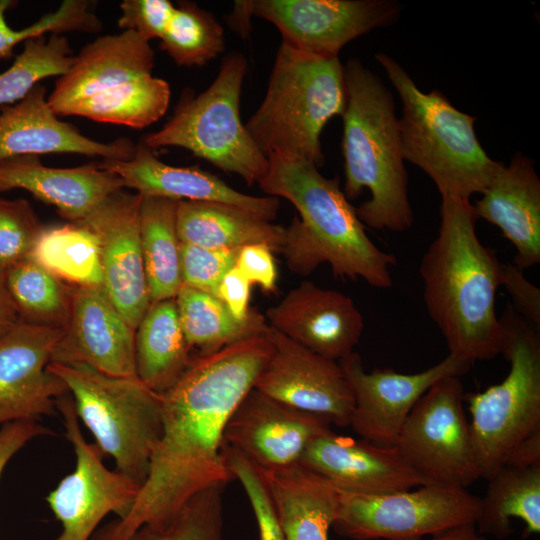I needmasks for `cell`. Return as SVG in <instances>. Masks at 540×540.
Here are the masks:
<instances>
[{"label":"cell","mask_w":540,"mask_h":540,"mask_svg":"<svg viewBox=\"0 0 540 540\" xmlns=\"http://www.w3.org/2000/svg\"><path fill=\"white\" fill-rule=\"evenodd\" d=\"M175 303L185 339L197 355L217 351L239 340L262 334L266 319L252 309L245 321L237 320L216 296L182 285Z\"/></svg>","instance_id":"cell-32"},{"label":"cell","mask_w":540,"mask_h":540,"mask_svg":"<svg viewBox=\"0 0 540 540\" xmlns=\"http://www.w3.org/2000/svg\"><path fill=\"white\" fill-rule=\"evenodd\" d=\"M98 166L143 197L213 202L236 206L272 221L279 209L278 198L239 192L219 177L198 167H175L159 160L143 142L128 160H103Z\"/></svg>","instance_id":"cell-23"},{"label":"cell","mask_w":540,"mask_h":540,"mask_svg":"<svg viewBox=\"0 0 540 540\" xmlns=\"http://www.w3.org/2000/svg\"><path fill=\"white\" fill-rule=\"evenodd\" d=\"M247 61L229 55L207 90L180 102L173 117L143 143L151 150L181 147L217 168L259 183L268 159L256 145L240 116V95Z\"/></svg>","instance_id":"cell-9"},{"label":"cell","mask_w":540,"mask_h":540,"mask_svg":"<svg viewBox=\"0 0 540 540\" xmlns=\"http://www.w3.org/2000/svg\"><path fill=\"white\" fill-rule=\"evenodd\" d=\"M169 101L168 82L151 74L73 102L60 116L75 115L139 129L158 121Z\"/></svg>","instance_id":"cell-33"},{"label":"cell","mask_w":540,"mask_h":540,"mask_svg":"<svg viewBox=\"0 0 540 540\" xmlns=\"http://www.w3.org/2000/svg\"><path fill=\"white\" fill-rule=\"evenodd\" d=\"M299 464L337 489L357 494L378 495L430 484L396 446H380L332 430L310 442Z\"/></svg>","instance_id":"cell-20"},{"label":"cell","mask_w":540,"mask_h":540,"mask_svg":"<svg viewBox=\"0 0 540 540\" xmlns=\"http://www.w3.org/2000/svg\"><path fill=\"white\" fill-rule=\"evenodd\" d=\"M179 200L142 196L140 237L151 303L174 299L182 286Z\"/></svg>","instance_id":"cell-31"},{"label":"cell","mask_w":540,"mask_h":540,"mask_svg":"<svg viewBox=\"0 0 540 540\" xmlns=\"http://www.w3.org/2000/svg\"><path fill=\"white\" fill-rule=\"evenodd\" d=\"M460 376L435 382L416 402L394 446L428 482L467 488L481 478Z\"/></svg>","instance_id":"cell-11"},{"label":"cell","mask_w":540,"mask_h":540,"mask_svg":"<svg viewBox=\"0 0 540 540\" xmlns=\"http://www.w3.org/2000/svg\"><path fill=\"white\" fill-rule=\"evenodd\" d=\"M4 272L20 322L62 330L66 328L71 313L73 287L56 278L30 256Z\"/></svg>","instance_id":"cell-35"},{"label":"cell","mask_w":540,"mask_h":540,"mask_svg":"<svg viewBox=\"0 0 540 540\" xmlns=\"http://www.w3.org/2000/svg\"><path fill=\"white\" fill-rule=\"evenodd\" d=\"M352 389L350 425L362 439L394 446L401 428L419 398L438 380L461 376L473 363L448 354L436 365L413 374L391 368L366 372L355 352L338 361Z\"/></svg>","instance_id":"cell-14"},{"label":"cell","mask_w":540,"mask_h":540,"mask_svg":"<svg viewBox=\"0 0 540 540\" xmlns=\"http://www.w3.org/2000/svg\"><path fill=\"white\" fill-rule=\"evenodd\" d=\"M141 201L140 194L121 189L77 221L96 235L103 288L134 329L151 304L141 248Z\"/></svg>","instance_id":"cell-17"},{"label":"cell","mask_w":540,"mask_h":540,"mask_svg":"<svg viewBox=\"0 0 540 540\" xmlns=\"http://www.w3.org/2000/svg\"><path fill=\"white\" fill-rule=\"evenodd\" d=\"M154 52L149 41L132 30L104 35L84 46L47 97L57 116L73 102L151 75Z\"/></svg>","instance_id":"cell-25"},{"label":"cell","mask_w":540,"mask_h":540,"mask_svg":"<svg viewBox=\"0 0 540 540\" xmlns=\"http://www.w3.org/2000/svg\"><path fill=\"white\" fill-rule=\"evenodd\" d=\"M239 250L181 243L182 285L217 297L219 284L225 274L235 267Z\"/></svg>","instance_id":"cell-42"},{"label":"cell","mask_w":540,"mask_h":540,"mask_svg":"<svg viewBox=\"0 0 540 540\" xmlns=\"http://www.w3.org/2000/svg\"><path fill=\"white\" fill-rule=\"evenodd\" d=\"M178 319L175 299L151 303L135 329V372L158 394L169 390L196 355Z\"/></svg>","instance_id":"cell-29"},{"label":"cell","mask_w":540,"mask_h":540,"mask_svg":"<svg viewBox=\"0 0 540 540\" xmlns=\"http://www.w3.org/2000/svg\"><path fill=\"white\" fill-rule=\"evenodd\" d=\"M50 363L82 364L115 377L136 376L135 329L103 286L73 287L70 318Z\"/></svg>","instance_id":"cell-19"},{"label":"cell","mask_w":540,"mask_h":540,"mask_svg":"<svg viewBox=\"0 0 540 540\" xmlns=\"http://www.w3.org/2000/svg\"><path fill=\"white\" fill-rule=\"evenodd\" d=\"M48 369L67 386L101 453L142 486L162 434L161 395L137 376H110L82 364L49 363Z\"/></svg>","instance_id":"cell-7"},{"label":"cell","mask_w":540,"mask_h":540,"mask_svg":"<svg viewBox=\"0 0 540 540\" xmlns=\"http://www.w3.org/2000/svg\"><path fill=\"white\" fill-rule=\"evenodd\" d=\"M505 465L540 466V428L519 443L508 457Z\"/></svg>","instance_id":"cell-48"},{"label":"cell","mask_w":540,"mask_h":540,"mask_svg":"<svg viewBox=\"0 0 540 540\" xmlns=\"http://www.w3.org/2000/svg\"><path fill=\"white\" fill-rule=\"evenodd\" d=\"M346 107L344 69L338 56H320L281 44L266 95L245 125L267 157L286 153L324 164L321 133Z\"/></svg>","instance_id":"cell-6"},{"label":"cell","mask_w":540,"mask_h":540,"mask_svg":"<svg viewBox=\"0 0 540 540\" xmlns=\"http://www.w3.org/2000/svg\"><path fill=\"white\" fill-rule=\"evenodd\" d=\"M19 322L16 307L7 288L5 272L0 268V335Z\"/></svg>","instance_id":"cell-49"},{"label":"cell","mask_w":540,"mask_h":540,"mask_svg":"<svg viewBox=\"0 0 540 540\" xmlns=\"http://www.w3.org/2000/svg\"><path fill=\"white\" fill-rule=\"evenodd\" d=\"M30 257L71 287L103 286L99 242L82 223L45 227Z\"/></svg>","instance_id":"cell-34"},{"label":"cell","mask_w":540,"mask_h":540,"mask_svg":"<svg viewBox=\"0 0 540 540\" xmlns=\"http://www.w3.org/2000/svg\"><path fill=\"white\" fill-rule=\"evenodd\" d=\"M44 228L27 200L0 197V268L29 257Z\"/></svg>","instance_id":"cell-40"},{"label":"cell","mask_w":540,"mask_h":540,"mask_svg":"<svg viewBox=\"0 0 540 540\" xmlns=\"http://www.w3.org/2000/svg\"><path fill=\"white\" fill-rule=\"evenodd\" d=\"M376 60L402 101L398 128L403 159L421 168L441 197L469 199L482 193L501 165L477 139L476 117L461 112L439 90L421 91L392 57Z\"/></svg>","instance_id":"cell-5"},{"label":"cell","mask_w":540,"mask_h":540,"mask_svg":"<svg viewBox=\"0 0 540 540\" xmlns=\"http://www.w3.org/2000/svg\"><path fill=\"white\" fill-rule=\"evenodd\" d=\"M175 5L168 0H125L118 26L132 30L146 40L161 38L174 13Z\"/></svg>","instance_id":"cell-43"},{"label":"cell","mask_w":540,"mask_h":540,"mask_svg":"<svg viewBox=\"0 0 540 540\" xmlns=\"http://www.w3.org/2000/svg\"><path fill=\"white\" fill-rule=\"evenodd\" d=\"M266 318L269 327L337 362L354 352L364 329L363 316L349 296L307 280L269 307Z\"/></svg>","instance_id":"cell-21"},{"label":"cell","mask_w":540,"mask_h":540,"mask_svg":"<svg viewBox=\"0 0 540 540\" xmlns=\"http://www.w3.org/2000/svg\"><path fill=\"white\" fill-rule=\"evenodd\" d=\"M337 490L332 527L352 540H420L475 524L480 503L467 488L435 483L378 495Z\"/></svg>","instance_id":"cell-10"},{"label":"cell","mask_w":540,"mask_h":540,"mask_svg":"<svg viewBox=\"0 0 540 540\" xmlns=\"http://www.w3.org/2000/svg\"><path fill=\"white\" fill-rule=\"evenodd\" d=\"M136 146L127 139L102 143L82 135L73 125L61 121L51 109L46 89L36 84L20 101L0 107V161L46 153H77L128 160Z\"/></svg>","instance_id":"cell-22"},{"label":"cell","mask_w":540,"mask_h":540,"mask_svg":"<svg viewBox=\"0 0 540 540\" xmlns=\"http://www.w3.org/2000/svg\"><path fill=\"white\" fill-rule=\"evenodd\" d=\"M14 4L10 0H0V59L10 58L13 48L30 38L70 31L98 32L101 21L90 11V2L85 0H65L60 7L40 18L37 22L20 30L7 23L6 12Z\"/></svg>","instance_id":"cell-39"},{"label":"cell","mask_w":540,"mask_h":540,"mask_svg":"<svg viewBox=\"0 0 540 540\" xmlns=\"http://www.w3.org/2000/svg\"><path fill=\"white\" fill-rule=\"evenodd\" d=\"M332 421L275 400L252 388L230 416L224 446L263 471L299 464L316 437L331 430Z\"/></svg>","instance_id":"cell-16"},{"label":"cell","mask_w":540,"mask_h":540,"mask_svg":"<svg viewBox=\"0 0 540 540\" xmlns=\"http://www.w3.org/2000/svg\"><path fill=\"white\" fill-rule=\"evenodd\" d=\"M488 480L475 522L478 533L499 539L512 534L511 521L525 524L524 536L540 532V466L504 465Z\"/></svg>","instance_id":"cell-30"},{"label":"cell","mask_w":540,"mask_h":540,"mask_svg":"<svg viewBox=\"0 0 540 540\" xmlns=\"http://www.w3.org/2000/svg\"><path fill=\"white\" fill-rule=\"evenodd\" d=\"M427 540H488V538L478 533L475 524L470 523L433 535Z\"/></svg>","instance_id":"cell-50"},{"label":"cell","mask_w":540,"mask_h":540,"mask_svg":"<svg viewBox=\"0 0 540 540\" xmlns=\"http://www.w3.org/2000/svg\"><path fill=\"white\" fill-rule=\"evenodd\" d=\"M223 486L193 496L164 527L142 526L127 540H226Z\"/></svg>","instance_id":"cell-38"},{"label":"cell","mask_w":540,"mask_h":540,"mask_svg":"<svg viewBox=\"0 0 540 540\" xmlns=\"http://www.w3.org/2000/svg\"><path fill=\"white\" fill-rule=\"evenodd\" d=\"M265 334L272 351L254 388L296 409L327 417L339 427L349 426L354 397L340 364L268 325Z\"/></svg>","instance_id":"cell-15"},{"label":"cell","mask_w":540,"mask_h":540,"mask_svg":"<svg viewBox=\"0 0 540 540\" xmlns=\"http://www.w3.org/2000/svg\"><path fill=\"white\" fill-rule=\"evenodd\" d=\"M251 283L233 267L221 280L217 297L226 305L239 321H245L251 314L249 307Z\"/></svg>","instance_id":"cell-47"},{"label":"cell","mask_w":540,"mask_h":540,"mask_svg":"<svg viewBox=\"0 0 540 540\" xmlns=\"http://www.w3.org/2000/svg\"><path fill=\"white\" fill-rule=\"evenodd\" d=\"M501 286L512 297L511 304L523 318L540 327V289L511 263H502Z\"/></svg>","instance_id":"cell-45"},{"label":"cell","mask_w":540,"mask_h":540,"mask_svg":"<svg viewBox=\"0 0 540 540\" xmlns=\"http://www.w3.org/2000/svg\"><path fill=\"white\" fill-rule=\"evenodd\" d=\"M181 243L205 248L241 249L263 244L280 252L285 228L248 210L213 202L179 201Z\"/></svg>","instance_id":"cell-28"},{"label":"cell","mask_w":540,"mask_h":540,"mask_svg":"<svg viewBox=\"0 0 540 540\" xmlns=\"http://www.w3.org/2000/svg\"><path fill=\"white\" fill-rule=\"evenodd\" d=\"M260 472L285 540H328L337 512V488L300 464Z\"/></svg>","instance_id":"cell-27"},{"label":"cell","mask_w":540,"mask_h":540,"mask_svg":"<svg viewBox=\"0 0 540 540\" xmlns=\"http://www.w3.org/2000/svg\"><path fill=\"white\" fill-rule=\"evenodd\" d=\"M469 199L441 197L440 225L420 264L428 314L449 353L471 363L502 352L504 329L496 315L502 263L476 233Z\"/></svg>","instance_id":"cell-2"},{"label":"cell","mask_w":540,"mask_h":540,"mask_svg":"<svg viewBox=\"0 0 540 540\" xmlns=\"http://www.w3.org/2000/svg\"><path fill=\"white\" fill-rule=\"evenodd\" d=\"M235 267L251 283L268 293L277 290V267L273 251L266 245L253 244L239 250Z\"/></svg>","instance_id":"cell-44"},{"label":"cell","mask_w":540,"mask_h":540,"mask_svg":"<svg viewBox=\"0 0 540 540\" xmlns=\"http://www.w3.org/2000/svg\"><path fill=\"white\" fill-rule=\"evenodd\" d=\"M53 432L37 420H21L0 427V477L11 458L32 439Z\"/></svg>","instance_id":"cell-46"},{"label":"cell","mask_w":540,"mask_h":540,"mask_svg":"<svg viewBox=\"0 0 540 540\" xmlns=\"http://www.w3.org/2000/svg\"><path fill=\"white\" fill-rule=\"evenodd\" d=\"M124 188L121 179L92 162L73 168L41 164L38 156L0 161V192L23 189L53 205L69 222L94 211L108 196Z\"/></svg>","instance_id":"cell-26"},{"label":"cell","mask_w":540,"mask_h":540,"mask_svg":"<svg viewBox=\"0 0 540 540\" xmlns=\"http://www.w3.org/2000/svg\"><path fill=\"white\" fill-rule=\"evenodd\" d=\"M161 48L182 66H201L216 58L225 46L224 31L215 17L194 3L175 7L160 38Z\"/></svg>","instance_id":"cell-37"},{"label":"cell","mask_w":540,"mask_h":540,"mask_svg":"<svg viewBox=\"0 0 540 540\" xmlns=\"http://www.w3.org/2000/svg\"><path fill=\"white\" fill-rule=\"evenodd\" d=\"M267 159L261 190L287 199L300 215L285 228L280 251L289 269L306 276L327 263L336 278L392 287L390 268L396 258L369 238L339 178L324 177L316 165L295 155L276 152Z\"/></svg>","instance_id":"cell-3"},{"label":"cell","mask_w":540,"mask_h":540,"mask_svg":"<svg viewBox=\"0 0 540 540\" xmlns=\"http://www.w3.org/2000/svg\"><path fill=\"white\" fill-rule=\"evenodd\" d=\"M74 60L66 37L51 34L24 41L22 52L0 74V105H12L23 99L42 79L62 76Z\"/></svg>","instance_id":"cell-36"},{"label":"cell","mask_w":540,"mask_h":540,"mask_svg":"<svg viewBox=\"0 0 540 540\" xmlns=\"http://www.w3.org/2000/svg\"><path fill=\"white\" fill-rule=\"evenodd\" d=\"M56 409L62 415L65 435L73 446L76 461L74 470L46 497L62 525V532L54 540H90L106 515L115 513L121 519L128 514L141 485L104 465V455L81 432L71 395L60 397Z\"/></svg>","instance_id":"cell-13"},{"label":"cell","mask_w":540,"mask_h":540,"mask_svg":"<svg viewBox=\"0 0 540 540\" xmlns=\"http://www.w3.org/2000/svg\"><path fill=\"white\" fill-rule=\"evenodd\" d=\"M271 351L264 331L194 357L160 394L162 434L132 508L91 540H127L142 526L164 527L193 496L234 479L223 455L224 431Z\"/></svg>","instance_id":"cell-1"},{"label":"cell","mask_w":540,"mask_h":540,"mask_svg":"<svg viewBox=\"0 0 540 540\" xmlns=\"http://www.w3.org/2000/svg\"><path fill=\"white\" fill-rule=\"evenodd\" d=\"M501 354L510 363L503 381L465 394L481 478L503 467L519 443L540 428V332L508 303L501 317Z\"/></svg>","instance_id":"cell-8"},{"label":"cell","mask_w":540,"mask_h":540,"mask_svg":"<svg viewBox=\"0 0 540 540\" xmlns=\"http://www.w3.org/2000/svg\"><path fill=\"white\" fill-rule=\"evenodd\" d=\"M401 6L393 0H251L235 4L234 18L246 31L252 16L277 27L286 44L334 57L351 40L394 24Z\"/></svg>","instance_id":"cell-12"},{"label":"cell","mask_w":540,"mask_h":540,"mask_svg":"<svg viewBox=\"0 0 540 540\" xmlns=\"http://www.w3.org/2000/svg\"><path fill=\"white\" fill-rule=\"evenodd\" d=\"M228 470L237 479L256 518L259 540H285L268 487L260 470L244 456L223 446Z\"/></svg>","instance_id":"cell-41"},{"label":"cell","mask_w":540,"mask_h":540,"mask_svg":"<svg viewBox=\"0 0 540 540\" xmlns=\"http://www.w3.org/2000/svg\"><path fill=\"white\" fill-rule=\"evenodd\" d=\"M343 69V192L353 200L364 188L370 191V198L356 208L363 224L376 230L405 231L414 218L393 96L360 60H348Z\"/></svg>","instance_id":"cell-4"},{"label":"cell","mask_w":540,"mask_h":540,"mask_svg":"<svg viewBox=\"0 0 540 540\" xmlns=\"http://www.w3.org/2000/svg\"><path fill=\"white\" fill-rule=\"evenodd\" d=\"M62 329L17 323L0 335V427L54 414L68 394L65 383L48 369Z\"/></svg>","instance_id":"cell-18"},{"label":"cell","mask_w":540,"mask_h":540,"mask_svg":"<svg viewBox=\"0 0 540 540\" xmlns=\"http://www.w3.org/2000/svg\"><path fill=\"white\" fill-rule=\"evenodd\" d=\"M473 205L478 218L497 226L515 247L519 270L540 263V179L533 161L517 153L501 163Z\"/></svg>","instance_id":"cell-24"}]
</instances>
